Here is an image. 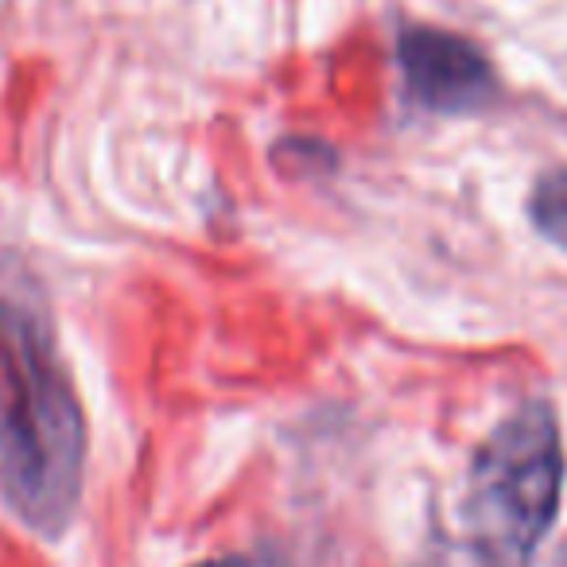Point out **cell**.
I'll return each instance as SVG.
<instances>
[{"label": "cell", "mask_w": 567, "mask_h": 567, "mask_svg": "<svg viewBox=\"0 0 567 567\" xmlns=\"http://www.w3.org/2000/svg\"><path fill=\"white\" fill-rule=\"evenodd\" d=\"M528 218H533L536 234L567 249V167H551L536 179L533 195H528Z\"/></svg>", "instance_id": "cell-4"}, {"label": "cell", "mask_w": 567, "mask_h": 567, "mask_svg": "<svg viewBox=\"0 0 567 567\" xmlns=\"http://www.w3.org/2000/svg\"><path fill=\"white\" fill-rule=\"evenodd\" d=\"M86 471V420L55 354L51 323L28 296H0V494L24 525L59 536Z\"/></svg>", "instance_id": "cell-1"}, {"label": "cell", "mask_w": 567, "mask_h": 567, "mask_svg": "<svg viewBox=\"0 0 567 567\" xmlns=\"http://www.w3.org/2000/svg\"><path fill=\"white\" fill-rule=\"evenodd\" d=\"M564 435L548 401L513 409L474 451L463 497L466 548L478 567H533L564 494Z\"/></svg>", "instance_id": "cell-2"}, {"label": "cell", "mask_w": 567, "mask_h": 567, "mask_svg": "<svg viewBox=\"0 0 567 567\" xmlns=\"http://www.w3.org/2000/svg\"><path fill=\"white\" fill-rule=\"evenodd\" d=\"M198 567H276L272 559H260V556H221L210 559V564H198Z\"/></svg>", "instance_id": "cell-5"}, {"label": "cell", "mask_w": 567, "mask_h": 567, "mask_svg": "<svg viewBox=\"0 0 567 567\" xmlns=\"http://www.w3.org/2000/svg\"><path fill=\"white\" fill-rule=\"evenodd\" d=\"M404 94L427 113H474L497 94L486 51L443 28H404L396 35Z\"/></svg>", "instance_id": "cell-3"}]
</instances>
